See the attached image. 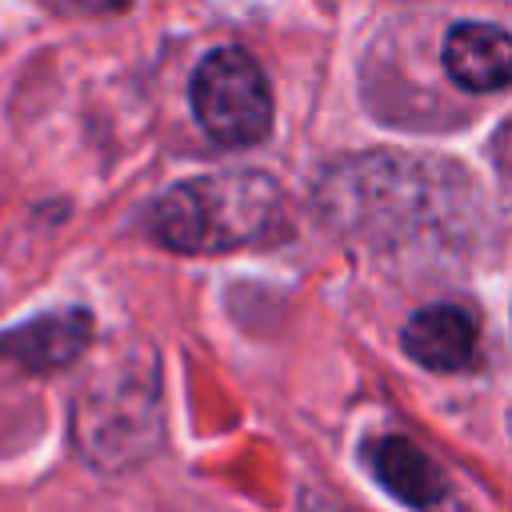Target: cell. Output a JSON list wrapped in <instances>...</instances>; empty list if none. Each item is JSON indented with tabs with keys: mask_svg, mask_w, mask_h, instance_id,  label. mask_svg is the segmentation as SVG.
Returning a JSON list of instances; mask_svg holds the SVG:
<instances>
[{
	"mask_svg": "<svg viewBox=\"0 0 512 512\" xmlns=\"http://www.w3.org/2000/svg\"><path fill=\"white\" fill-rule=\"evenodd\" d=\"M400 344L432 372H460L476 356V320L456 304H428L404 324Z\"/></svg>",
	"mask_w": 512,
	"mask_h": 512,
	"instance_id": "5b68a950",
	"label": "cell"
},
{
	"mask_svg": "<svg viewBox=\"0 0 512 512\" xmlns=\"http://www.w3.org/2000/svg\"><path fill=\"white\" fill-rule=\"evenodd\" d=\"M368 464L376 472V480L396 496L404 500L408 508H420V512H432L444 504L448 496V484H444V472L432 464L428 452H420L412 440L404 436H384L372 444L368 452Z\"/></svg>",
	"mask_w": 512,
	"mask_h": 512,
	"instance_id": "52a82bcc",
	"label": "cell"
},
{
	"mask_svg": "<svg viewBox=\"0 0 512 512\" xmlns=\"http://www.w3.org/2000/svg\"><path fill=\"white\" fill-rule=\"evenodd\" d=\"M92 340V316L84 308L68 312H44L12 332L0 336V356L28 368V372H52L72 364Z\"/></svg>",
	"mask_w": 512,
	"mask_h": 512,
	"instance_id": "277c9868",
	"label": "cell"
},
{
	"mask_svg": "<svg viewBox=\"0 0 512 512\" xmlns=\"http://www.w3.org/2000/svg\"><path fill=\"white\" fill-rule=\"evenodd\" d=\"M152 236L188 256H220L248 244H272L288 232L284 192L268 172L228 168L172 184L152 204Z\"/></svg>",
	"mask_w": 512,
	"mask_h": 512,
	"instance_id": "6da1fadb",
	"label": "cell"
},
{
	"mask_svg": "<svg viewBox=\"0 0 512 512\" xmlns=\"http://www.w3.org/2000/svg\"><path fill=\"white\" fill-rule=\"evenodd\" d=\"M76 444L88 464L104 472L132 468L160 440V392L148 356L116 360L84 384L72 420Z\"/></svg>",
	"mask_w": 512,
	"mask_h": 512,
	"instance_id": "7a4b0ae2",
	"label": "cell"
},
{
	"mask_svg": "<svg viewBox=\"0 0 512 512\" xmlns=\"http://www.w3.org/2000/svg\"><path fill=\"white\" fill-rule=\"evenodd\" d=\"M444 68L468 92H496L512 76V40L496 24H456L444 36Z\"/></svg>",
	"mask_w": 512,
	"mask_h": 512,
	"instance_id": "8992f818",
	"label": "cell"
},
{
	"mask_svg": "<svg viewBox=\"0 0 512 512\" xmlns=\"http://www.w3.org/2000/svg\"><path fill=\"white\" fill-rule=\"evenodd\" d=\"M192 112L224 148H248L272 128V88L244 48H216L192 72Z\"/></svg>",
	"mask_w": 512,
	"mask_h": 512,
	"instance_id": "3957f363",
	"label": "cell"
}]
</instances>
